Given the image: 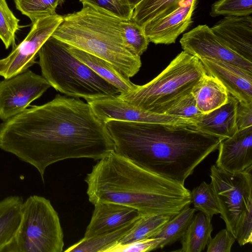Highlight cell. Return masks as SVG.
I'll use <instances>...</instances> for the list:
<instances>
[{
  "instance_id": "1",
  "label": "cell",
  "mask_w": 252,
  "mask_h": 252,
  "mask_svg": "<svg viewBox=\"0 0 252 252\" xmlns=\"http://www.w3.org/2000/svg\"><path fill=\"white\" fill-rule=\"evenodd\" d=\"M114 148L105 124L87 102L59 94L0 124V149L35 167L43 183L46 168L54 163L99 160Z\"/></svg>"
},
{
  "instance_id": "2",
  "label": "cell",
  "mask_w": 252,
  "mask_h": 252,
  "mask_svg": "<svg viewBox=\"0 0 252 252\" xmlns=\"http://www.w3.org/2000/svg\"><path fill=\"white\" fill-rule=\"evenodd\" d=\"M105 124L117 154L184 185L223 140L184 125L115 120Z\"/></svg>"
},
{
  "instance_id": "3",
  "label": "cell",
  "mask_w": 252,
  "mask_h": 252,
  "mask_svg": "<svg viewBox=\"0 0 252 252\" xmlns=\"http://www.w3.org/2000/svg\"><path fill=\"white\" fill-rule=\"evenodd\" d=\"M89 201L113 202L143 215L173 217L191 203L185 185L151 172L114 151L99 160L85 179Z\"/></svg>"
},
{
  "instance_id": "4",
  "label": "cell",
  "mask_w": 252,
  "mask_h": 252,
  "mask_svg": "<svg viewBox=\"0 0 252 252\" xmlns=\"http://www.w3.org/2000/svg\"><path fill=\"white\" fill-rule=\"evenodd\" d=\"M77 12L63 16L52 36L69 46L107 61L128 77L142 63L123 39L122 19L88 3Z\"/></svg>"
},
{
  "instance_id": "5",
  "label": "cell",
  "mask_w": 252,
  "mask_h": 252,
  "mask_svg": "<svg viewBox=\"0 0 252 252\" xmlns=\"http://www.w3.org/2000/svg\"><path fill=\"white\" fill-rule=\"evenodd\" d=\"M42 75L56 90L88 99L116 96V87L96 74L70 52L68 45L51 36L39 50Z\"/></svg>"
},
{
  "instance_id": "6",
  "label": "cell",
  "mask_w": 252,
  "mask_h": 252,
  "mask_svg": "<svg viewBox=\"0 0 252 252\" xmlns=\"http://www.w3.org/2000/svg\"><path fill=\"white\" fill-rule=\"evenodd\" d=\"M206 72L200 60L183 51L156 77L117 96L152 113L165 112L187 94Z\"/></svg>"
},
{
  "instance_id": "7",
  "label": "cell",
  "mask_w": 252,
  "mask_h": 252,
  "mask_svg": "<svg viewBox=\"0 0 252 252\" xmlns=\"http://www.w3.org/2000/svg\"><path fill=\"white\" fill-rule=\"evenodd\" d=\"M63 234L57 211L50 200L36 195L24 201L16 252H62Z\"/></svg>"
},
{
  "instance_id": "8",
  "label": "cell",
  "mask_w": 252,
  "mask_h": 252,
  "mask_svg": "<svg viewBox=\"0 0 252 252\" xmlns=\"http://www.w3.org/2000/svg\"><path fill=\"white\" fill-rule=\"evenodd\" d=\"M252 167L231 173L219 168H210L211 185L226 228L236 239L240 224L252 204Z\"/></svg>"
},
{
  "instance_id": "9",
  "label": "cell",
  "mask_w": 252,
  "mask_h": 252,
  "mask_svg": "<svg viewBox=\"0 0 252 252\" xmlns=\"http://www.w3.org/2000/svg\"><path fill=\"white\" fill-rule=\"evenodd\" d=\"M51 86L30 70L0 82V119L6 121L27 108Z\"/></svg>"
},
{
  "instance_id": "10",
  "label": "cell",
  "mask_w": 252,
  "mask_h": 252,
  "mask_svg": "<svg viewBox=\"0 0 252 252\" xmlns=\"http://www.w3.org/2000/svg\"><path fill=\"white\" fill-rule=\"evenodd\" d=\"M63 21V16L57 13L38 20L32 25L26 38L13 47L6 57V63L0 69V75L5 79L10 78L26 71L35 63L39 50Z\"/></svg>"
},
{
  "instance_id": "11",
  "label": "cell",
  "mask_w": 252,
  "mask_h": 252,
  "mask_svg": "<svg viewBox=\"0 0 252 252\" xmlns=\"http://www.w3.org/2000/svg\"><path fill=\"white\" fill-rule=\"evenodd\" d=\"M117 96L88 99L86 101L95 116L104 124L115 120L187 126L193 125V122L188 119L143 110L119 98Z\"/></svg>"
},
{
  "instance_id": "12",
  "label": "cell",
  "mask_w": 252,
  "mask_h": 252,
  "mask_svg": "<svg viewBox=\"0 0 252 252\" xmlns=\"http://www.w3.org/2000/svg\"><path fill=\"white\" fill-rule=\"evenodd\" d=\"M180 43L183 51L199 59H214L252 72V62L228 47L206 25H198L184 33Z\"/></svg>"
},
{
  "instance_id": "13",
  "label": "cell",
  "mask_w": 252,
  "mask_h": 252,
  "mask_svg": "<svg viewBox=\"0 0 252 252\" xmlns=\"http://www.w3.org/2000/svg\"><path fill=\"white\" fill-rule=\"evenodd\" d=\"M197 2V0H182L145 24L143 28L149 42L155 44L174 43L192 23Z\"/></svg>"
},
{
  "instance_id": "14",
  "label": "cell",
  "mask_w": 252,
  "mask_h": 252,
  "mask_svg": "<svg viewBox=\"0 0 252 252\" xmlns=\"http://www.w3.org/2000/svg\"><path fill=\"white\" fill-rule=\"evenodd\" d=\"M216 165L226 172H242L252 167V126L238 130L219 145Z\"/></svg>"
},
{
  "instance_id": "15",
  "label": "cell",
  "mask_w": 252,
  "mask_h": 252,
  "mask_svg": "<svg viewBox=\"0 0 252 252\" xmlns=\"http://www.w3.org/2000/svg\"><path fill=\"white\" fill-rule=\"evenodd\" d=\"M206 73L218 79L239 102H252V72L218 60L199 59Z\"/></svg>"
},
{
  "instance_id": "16",
  "label": "cell",
  "mask_w": 252,
  "mask_h": 252,
  "mask_svg": "<svg viewBox=\"0 0 252 252\" xmlns=\"http://www.w3.org/2000/svg\"><path fill=\"white\" fill-rule=\"evenodd\" d=\"M228 47L252 62V17L225 16L211 28Z\"/></svg>"
},
{
  "instance_id": "17",
  "label": "cell",
  "mask_w": 252,
  "mask_h": 252,
  "mask_svg": "<svg viewBox=\"0 0 252 252\" xmlns=\"http://www.w3.org/2000/svg\"><path fill=\"white\" fill-rule=\"evenodd\" d=\"M94 206L84 238L115 230L143 215L134 208L113 202H99Z\"/></svg>"
},
{
  "instance_id": "18",
  "label": "cell",
  "mask_w": 252,
  "mask_h": 252,
  "mask_svg": "<svg viewBox=\"0 0 252 252\" xmlns=\"http://www.w3.org/2000/svg\"><path fill=\"white\" fill-rule=\"evenodd\" d=\"M238 101L229 94L225 104L208 113H202L190 126L222 139L232 136L238 131L236 122Z\"/></svg>"
},
{
  "instance_id": "19",
  "label": "cell",
  "mask_w": 252,
  "mask_h": 252,
  "mask_svg": "<svg viewBox=\"0 0 252 252\" xmlns=\"http://www.w3.org/2000/svg\"><path fill=\"white\" fill-rule=\"evenodd\" d=\"M24 199L10 195L0 201V252H16Z\"/></svg>"
},
{
  "instance_id": "20",
  "label": "cell",
  "mask_w": 252,
  "mask_h": 252,
  "mask_svg": "<svg viewBox=\"0 0 252 252\" xmlns=\"http://www.w3.org/2000/svg\"><path fill=\"white\" fill-rule=\"evenodd\" d=\"M71 54L96 74L119 90L120 94L127 93L136 85L129 78L107 61L68 45Z\"/></svg>"
},
{
  "instance_id": "21",
  "label": "cell",
  "mask_w": 252,
  "mask_h": 252,
  "mask_svg": "<svg viewBox=\"0 0 252 252\" xmlns=\"http://www.w3.org/2000/svg\"><path fill=\"white\" fill-rule=\"evenodd\" d=\"M197 107L202 113H208L225 104L229 94L216 78L205 74L192 91Z\"/></svg>"
},
{
  "instance_id": "22",
  "label": "cell",
  "mask_w": 252,
  "mask_h": 252,
  "mask_svg": "<svg viewBox=\"0 0 252 252\" xmlns=\"http://www.w3.org/2000/svg\"><path fill=\"white\" fill-rule=\"evenodd\" d=\"M213 230L211 221L201 212L194 215L180 239L182 252H201L211 239Z\"/></svg>"
},
{
  "instance_id": "23",
  "label": "cell",
  "mask_w": 252,
  "mask_h": 252,
  "mask_svg": "<svg viewBox=\"0 0 252 252\" xmlns=\"http://www.w3.org/2000/svg\"><path fill=\"white\" fill-rule=\"evenodd\" d=\"M137 220L111 232L91 238H83L64 252H105L110 247L119 242L130 230Z\"/></svg>"
},
{
  "instance_id": "24",
  "label": "cell",
  "mask_w": 252,
  "mask_h": 252,
  "mask_svg": "<svg viewBox=\"0 0 252 252\" xmlns=\"http://www.w3.org/2000/svg\"><path fill=\"white\" fill-rule=\"evenodd\" d=\"M187 205L172 217L154 237H161L162 241L158 249L170 245L180 240L193 219L196 210Z\"/></svg>"
},
{
  "instance_id": "25",
  "label": "cell",
  "mask_w": 252,
  "mask_h": 252,
  "mask_svg": "<svg viewBox=\"0 0 252 252\" xmlns=\"http://www.w3.org/2000/svg\"><path fill=\"white\" fill-rule=\"evenodd\" d=\"M172 217L163 215H142L118 243L124 244L153 238Z\"/></svg>"
},
{
  "instance_id": "26",
  "label": "cell",
  "mask_w": 252,
  "mask_h": 252,
  "mask_svg": "<svg viewBox=\"0 0 252 252\" xmlns=\"http://www.w3.org/2000/svg\"><path fill=\"white\" fill-rule=\"evenodd\" d=\"M182 0H142L134 8L131 20L143 27Z\"/></svg>"
},
{
  "instance_id": "27",
  "label": "cell",
  "mask_w": 252,
  "mask_h": 252,
  "mask_svg": "<svg viewBox=\"0 0 252 252\" xmlns=\"http://www.w3.org/2000/svg\"><path fill=\"white\" fill-rule=\"evenodd\" d=\"M16 8L27 16L32 25L38 20L56 14L59 0H15Z\"/></svg>"
},
{
  "instance_id": "28",
  "label": "cell",
  "mask_w": 252,
  "mask_h": 252,
  "mask_svg": "<svg viewBox=\"0 0 252 252\" xmlns=\"http://www.w3.org/2000/svg\"><path fill=\"white\" fill-rule=\"evenodd\" d=\"M190 197L194 208L202 212L210 220L214 215L220 213L211 184L202 182L190 191Z\"/></svg>"
},
{
  "instance_id": "29",
  "label": "cell",
  "mask_w": 252,
  "mask_h": 252,
  "mask_svg": "<svg viewBox=\"0 0 252 252\" xmlns=\"http://www.w3.org/2000/svg\"><path fill=\"white\" fill-rule=\"evenodd\" d=\"M122 34L126 45L137 55L140 56L147 49L149 41L143 27L131 19L121 20Z\"/></svg>"
},
{
  "instance_id": "30",
  "label": "cell",
  "mask_w": 252,
  "mask_h": 252,
  "mask_svg": "<svg viewBox=\"0 0 252 252\" xmlns=\"http://www.w3.org/2000/svg\"><path fill=\"white\" fill-rule=\"evenodd\" d=\"M19 20L9 9L6 0H0V39L5 48L15 46V35L20 26Z\"/></svg>"
},
{
  "instance_id": "31",
  "label": "cell",
  "mask_w": 252,
  "mask_h": 252,
  "mask_svg": "<svg viewBox=\"0 0 252 252\" xmlns=\"http://www.w3.org/2000/svg\"><path fill=\"white\" fill-rule=\"evenodd\" d=\"M252 13V0H218L212 5V17L244 16Z\"/></svg>"
},
{
  "instance_id": "32",
  "label": "cell",
  "mask_w": 252,
  "mask_h": 252,
  "mask_svg": "<svg viewBox=\"0 0 252 252\" xmlns=\"http://www.w3.org/2000/svg\"><path fill=\"white\" fill-rule=\"evenodd\" d=\"M99 8L123 20L131 19L133 9L127 0H80Z\"/></svg>"
},
{
  "instance_id": "33",
  "label": "cell",
  "mask_w": 252,
  "mask_h": 252,
  "mask_svg": "<svg viewBox=\"0 0 252 252\" xmlns=\"http://www.w3.org/2000/svg\"><path fill=\"white\" fill-rule=\"evenodd\" d=\"M165 114L193 122L202 113L197 108L195 99L191 92L173 105Z\"/></svg>"
},
{
  "instance_id": "34",
  "label": "cell",
  "mask_w": 252,
  "mask_h": 252,
  "mask_svg": "<svg viewBox=\"0 0 252 252\" xmlns=\"http://www.w3.org/2000/svg\"><path fill=\"white\" fill-rule=\"evenodd\" d=\"M163 239L153 237L141 239L127 243H117L105 252H146L158 249V246Z\"/></svg>"
},
{
  "instance_id": "35",
  "label": "cell",
  "mask_w": 252,
  "mask_h": 252,
  "mask_svg": "<svg viewBox=\"0 0 252 252\" xmlns=\"http://www.w3.org/2000/svg\"><path fill=\"white\" fill-rule=\"evenodd\" d=\"M236 238L226 228L211 238L207 245V252H230Z\"/></svg>"
},
{
  "instance_id": "36",
  "label": "cell",
  "mask_w": 252,
  "mask_h": 252,
  "mask_svg": "<svg viewBox=\"0 0 252 252\" xmlns=\"http://www.w3.org/2000/svg\"><path fill=\"white\" fill-rule=\"evenodd\" d=\"M236 240L240 246L252 243V204L249 206L240 224Z\"/></svg>"
},
{
  "instance_id": "37",
  "label": "cell",
  "mask_w": 252,
  "mask_h": 252,
  "mask_svg": "<svg viewBox=\"0 0 252 252\" xmlns=\"http://www.w3.org/2000/svg\"><path fill=\"white\" fill-rule=\"evenodd\" d=\"M236 122L238 130L252 126V102L246 103L238 101Z\"/></svg>"
},
{
  "instance_id": "38",
  "label": "cell",
  "mask_w": 252,
  "mask_h": 252,
  "mask_svg": "<svg viewBox=\"0 0 252 252\" xmlns=\"http://www.w3.org/2000/svg\"><path fill=\"white\" fill-rule=\"evenodd\" d=\"M133 9L134 7L142 0H127Z\"/></svg>"
},
{
  "instance_id": "39",
  "label": "cell",
  "mask_w": 252,
  "mask_h": 252,
  "mask_svg": "<svg viewBox=\"0 0 252 252\" xmlns=\"http://www.w3.org/2000/svg\"><path fill=\"white\" fill-rule=\"evenodd\" d=\"M7 58L0 60V69L6 63Z\"/></svg>"
},
{
  "instance_id": "40",
  "label": "cell",
  "mask_w": 252,
  "mask_h": 252,
  "mask_svg": "<svg viewBox=\"0 0 252 252\" xmlns=\"http://www.w3.org/2000/svg\"><path fill=\"white\" fill-rule=\"evenodd\" d=\"M60 0V4H62L65 1V0Z\"/></svg>"
}]
</instances>
